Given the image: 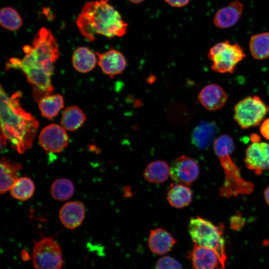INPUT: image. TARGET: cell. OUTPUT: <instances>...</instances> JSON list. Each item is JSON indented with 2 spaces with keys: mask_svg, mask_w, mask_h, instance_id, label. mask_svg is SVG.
I'll list each match as a JSON object with an SVG mask.
<instances>
[{
  "mask_svg": "<svg viewBox=\"0 0 269 269\" xmlns=\"http://www.w3.org/2000/svg\"><path fill=\"white\" fill-rule=\"evenodd\" d=\"M213 148L224 172L223 184L219 188V195L229 198L253 192L254 184L242 177L240 168L230 156L235 149L233 138L229 135H221L214 140Z\"/></svg>",
  "mask_w": 269,
  "mask_h": 269,
  "instance_id": "cell-4",
  "label": "cell"
},
{
  "mask_svg": "<svg viewBox=\"0 0 269 269\" xmlns=\"http://www.w3.org/2000/svg\"><path fill=\"white\" fill-rule=\"evenodd\" d=\"M0 24L7 30L15 31L21 27L22 19L15 9L4 7L0 10Z\"/></svg>",
  "mask_w": 269,
  "mask_h": 269,
  "instance_id": "cell-27",
  "label": "cell"
},
{
  "mask_svg": "<svg viewBox=\"0 0 269 269\" xmlns=\"http://www.w3.org/2000/svg\"><path fill=\"white\" fill-rule=\"evenodd\" d=\"M39 141L46 151L60 152L68 145L69 137L66 130L61 126L52 124L41 130Z\"/></svg>",
  "mask_w": 269,
  "mask_h": 269,
  "instance_id": "cell-10",
  "label": "cell"
},
{
  "mask_svg": "<svg viewBox=\"0 0 269 269\" xmlns=\"http://www.w3.org/2000/svg\"><path fill=\"white\" fill-rule=\"evenodd\" d=\"M21 256L22 258L24 261L27 260L28 259V253L26 252V251L24 250L22 251L21 252Z\"/></svg>",
  "mask_w": 269,
  "mask_h": 269,
  "instance_id": "cell-35",
  "label": "cell"
},
{
  "mask_svg": "<svg viewBox=\"0 0 269 269\" xmlns=\"http://www.w3.org/2000/svg\"><path fill=\"white\" fill-rule=\"evenodd\" d=\"M96 54L98 64L104 74L113 77L122 73L126 69L127 61L120 51L110 48L104 53Z\"/></svg>",
  "mask_w": 269,
  "mask_h": 269,
  "instance_id": "cell-13",
  "label": "cell"
},
{
  "mask_svg": "<svg viewBox=\"0 0 269 269\" xmlns=\"http://www.w3.org/2000/svg\"><path fill=\"white\" fill-rule=\"evenodd\" d=\"M188 229L194 243L216 251L225 268L227 256L221 228L208 220L196 217L190 219Z\"/></svg>",
  "mask_w": 269,
  "mask_h": 269,
  "instance_id": "cell-5",
  "label": "cell"
},
{
  "mask_svg": "<svg viewBox=\"0 0 269 269\" xmlns=\"http://www.w3.org/2000/svg\"><path fill=\"white\" fill-rule=\"evenodd\" d=\"M23 49L24 57L10 58L6 68L21 70L32 85L36 100H39L54 91L51 77L54 64L60 55L58 46L51 31L42 27L36 33L31 45H25Z\"/></svg>",
  "mask_w": 269,
  "mask_h": 269,
  "instance_id": "cell-1",
  "label": "cell"
},
{
  "mask_svg": "<svg viewBox=\"0 0 269 269\" xmlns=\"http://www.w3.org/2000/svg\"><path fill=\"white\" fill-rule=\"evenodd\" d=\"M228 96L225 91L219 85L210 84L203 87L199 94V100L207 110L220 109L226 104Z\"/></svg>",
  "mask_w": 269,
  "mask_h": 269,
  "instance_id": "cell-14",
  "label": "cell"
},
{
  "mask_svg": "<svg viewBox=\"0 0 269 269\" xmlns=\"http://www.w3.org/2000/svg\"><path fill=\"white\" fill-rule=\"evenodd\" d=\"M192 193L186 185L181 184H172L167 194L169 204L177 208L188 206L191 202Z\"/></svg>",
  "mask_w": 269,
  "mask_h": 269,
  "instance_id": "cell-21",
  "label": "cell"
},
{
  "mask_svg": "<svg viewBox=\"0 0 269 269\" xmlns=\"http://www.w3.org/2000/svg\"><path fill=\"white\" fill-rule=\"evenodd\" d=\"M35 186L32 180L27 177L18 178L11 188L10 194L14 198L25 201L33 194Z\"/></svg>",
  "mask_w": 269,
  "mask_h": 269,
  "instance_id": "cell-26",
  "label": "cell"
},
{
  "mask_svg": "<svg viewBox=\"0 0 269 269\" xmlns=\"http://www.w3.org/2000/svg\"><path fill=\"white\" fill-rule=\"evenodd\" d=\"M245 224L243 218L240 215H234L230 219L231 228L234 230H238L241 229Z\"/></svg>",
  "mask_w": 269,
  "mask_h": 269,
  "instance_id": "cell-30",
  "label": "cell"
},
{
  "mask_svg": "<svg viewBox=\"0 0 269 269\" xmlns=\"http://www.w3.org/2000/svg\"><path fill=\"white\" fill-rule=\"evenodd\" d=\"M244 6L238 0H234L219 9L216 13L213 22L219 28H228L235 24L243 12Z\"/></svg>",
  "mask_w": 269,
  "mask_h": 269,
  "instance_id": "cell-16",
  "label": "cell"
},
{
  "mask_svg": "<svg viewBox=\"0 0 269 269\" xmlns=\"http://www.w3.org/2000/svg\"><path fill=\"white\" fill-rule=\"evenodd\" d=\"M168 4L173 7H182L188 3L190 0H164Z\"/></svg>",
  "mask_w": 269,
  "mask_h": 269,
  "instance_id": "cell-32",
  "label": "cell"
},
{
  "mask_svg": "<svg viewBox=\"0 0 269 269\" xmlns=\"http://www.w3.org/2000/svg\"><path fill=\"white\" fill-rule=\"evenodd\" d=\"M176 244L172 235L161 228L152 230L148 239L150 251L156 255H164L170 252Z\"/></svg>",
  "mask_w": 269,
  "mask_h": 269,
  "instance_id": "cell-17",
  "label": "cell"
},
{
  "mask_svg": "<svg viewBox=\"0 0 269 269\" xmlns=\"http://www.w3.org/2000/svg\"><path fill=\"white\" fill-rule=\"evenodd\" d=\"M243 48L238 44L229 41L219 42L209 50V59L212 61L211 69L218 73H233L238 63L245 57Z\"/></svg>",
  "mask_w": 269,
  "mask_h": 269,
  "instance_id": "cell-6",
  "label": "cell"
},
{
  "mask_svg": "<svg viewBox=\"0 0 269 269\" xmlns=\"http://www.w3.org/2000/svg\"><path fill=\"white\" fill-rule=\"evenodd\" d=\"M264 197L267 203L269 206V185L265 190Z\"/></svg>",
  "mask_w": 269,
  "mask_h": 269,
  "instance_id": "cell-34",
  "label": "cell"
},
{
  "mask_svg": "<svg viewBox=\"0 0 269 269\" xmlns=\"http://www.w3.org/2000/svg\"><path fill=\"white\" fill-rule=\"evenodd\" d=\"M38 105L42 115L48 119H52L63 108L64 99L60 94H51L39 100Z\"/></svg>",
  "mask_w": 269,
  "mask_h": 269,
  "instance_id": "cell-24",
  "label": "cell"
},
{
  "mask_svg": "<svg viewBox=\"0 0 269 269\" xmlns=\"http://www.w3.org/2000/svg\"><path fill=\"white\" fill-rule=\"evenodd\" d=\"M21 96L18 91L8 96L0 88L1 141L5 144L8 140L19 153L32 146L39 126L34 117L21 106Z\"/></svg>",
  "mask_w": 269,
  "mask_h": 269,
  "instance_id": "cell-2",
  "label": "cell"
},
{
  "mask_svg": "<svg viewBox=\"0 0 269 269\" xmlns=\"http://www.w3.org/2000/svg\"><path fill=\"white\" fill-rule=\"evenodd\" d=\"M21 167V165L19 163L11 162L5 158L1 159L0 163L1 194L10 190L18 179V171Z\"/></svg>",
  "mask_w": 269,
  "mask_h": 269,
  "instance_id": "cell-18",
  "label": "cell"
},
{
  "mask_svg": "<svg viewBox=\"0 0 269 269\" xmlns=\"http://www.w3.org/2000/svg\"><path fill=\"white\" fill-rule=\"evenodd\" d=\"M85 214L84 204L80 201H71L64 204L59 211V218L67 228L74 229L83 222Z\"/></svg>",
  "mask_w": 269,
  "mask_h": 269,
  "instance_id": "cell-15",
  "label": "cell"
},
{
  "mask_svg": "<svg viewBox=\"0 0 269 269\" xmlns=\"http://www.w3.org/2000/svg\"><path fill=\"white\" fill-rule=\"evenodd\" d=\"M50 192L52 197L59 201H65L70 199L74 192V186L72 182L66 178L55 180L52 184Z\"/></svg>",
  "mask_w": 269,
  "mask_h": 269,
  "instance_id": "cell-28",
  "label": "cell"
},
{
  "mask_svg": "<svg viewBox=\"0 0 269 269\" xmlns=\"http://www.w3.org/2000/svg\"><path fill=\"white\" fill-rule=\"evenodd\" d=\"M98 59L89 48L79 47L76 49L72 55V63L75 69L81 73H87L92 70Z\"/></svg>",
  "mask_w": 269,
  "mask_h": 269,
  "instance_id": "cell-20",
  "label": "cell"
},
{
  "mask_svg": "<svg viewBox=\"0 0 269 269\" xmlns=\"http://www.w3.org/2000/svg\"><path fill=\"white\" fill-rule=\"evenodd\" d=\"M193 269H224L217 252L195 244L189 255Z\"/></svg>",
  "mask_w": 269,
  "mask_h": 269,
  "instance_id": "cell-12",
  "label": "cell"
},
{
  "mask_svg": "<svg viewBox=\"0 0 269 269\" xmlns=\"http://www.w3.org/2000/svg\"><path fill=\"white\" fill-rule=\"evenodd\" d=\"M155 269H183L181 264L169 256H163L156 262Z\"/></svg>",
  "mask_w": 269,
  "mask_h": 269,
  "instance_id": "cell-29",
  "label": "cell"
},
{
  "mask_svg": "<svg viewBox=\"0 0 269 269\" xmlns=\"http://www.w3.org/2000/svg\"><path fill=\"white\" fill-rule=\"evenodd\" d=\"M199 167L197 162L187 156L177 158L170 167V175L175 182L185 185L192 184L198 178Z\"/></svg>",
  "mask_w": 269,
  "mask_h": 269,
  "instance_id": "cell-9",
  "label": "cell"
},
{
  "mask_svg": "<svg viewBox=\"0 0 269 269\" xmlns=\"http://www.w3.org/2000/svg\"><path fill=\"white\" fill-rule=\"evenodd\" d=\"M250 139L252 143L260 142L261 137L260 135L257 134H253L250 135Z\"/></svg>",
  "mask_w": 269,
  "mask_h": 269,
  "instance_id": "cell-33",
  "label": "cell"
},
{
  "mask_svg": "<svg viewBox=\"0 0 269 269\" xmlns=\"http://www.w3.org/2000/svg\"><path fill=\"white\" fill-rule=\"evenodd\" d=\"M86 120L83 111L76 106L66 108L62 115L61 126L66 130L73 131L80 128Z\"/></svg>",
  "mask_w": 269,
  "mask_h": 269,
  "instance_id": "cell-23",
  "label": "cell"
},
{
  "mask_svg": "<svg viewBox=\"0 0 269 269\" xmlns=\"http://www.w3.org/2000/svg\"><path fill=\"white\" fill-rule=\"evenodd\" d=\"M32 261L35 269H61L63 261L59 244L52 238H42L34 244Z\"/></svg>",
  "mask_w": 269,
  "mask_h": 269,
  "instance_id": "cell-8",
  "label": "cell"
},
{
  "mask_svg": "<svg viewBox=\"0 0 269 269\" xmlns=\"http://www.w3.org/2000/svg\"><path fill=\"white\" fill-rule=\"evenodd\" d=\"M217 132V126L212 122H203L194 129L192 134V143L200 149L208 147Z\"/></svg>",
  "mask_w": 269,
  "mask_h": 269,
  "instance_id": "cell-19",
  "label": "cell"
},
{
  "mask_svg": "<svg viewBox=\"0 0 269 269\" xmlns=\"http://www.w3.org/2000/svg\"><path fill=\"white\" fill-rule=\"evenodd\" d=\"M249 47L254 58L263 60L269 57V32H262L253 35L250 40Z\"/></svg>",
  "mask_w": 269,
  "mask_h": 269,
  "instance_id": "cell-25",
  "label": "cell"
},
{
  "mask_svg": "<svg viewBox=\"0 0 269 269\" xmlns=\"http://www.w3.org/2000/svg\"><path fill=\"white\" fill-rule=\"evenodd\" d=\"M260 133L266 139L269 140V118L265 120L260 126Z\"/></svg>",
  "mask_w": 269,
  "mask_h": 269,
  "instance_id": "cell-31",
  "label": "cell"
},
{
  "mask_svg": "<svg viewBox=\"0 0 269 269\" xmlns=\"http://www.w3.org/2000/svg\"><path fill=\"white\" fill-rule=\"evenodd\" d=\"M80 33L92 41L96 35L107 38L122 37L127 30L128 24L109 0H96L86 2L76 20Z\"/></svg>",
  "mask_w": 269,
  "mask_h": 269,
  "instance_id": "cell-3",
  "label": "cell"
},
{
  "mask_svg": "<svg viewBox=\"0 0 269 269\" xmlns=\"http://www.w3.org/2000/svg\"><path fill=\"white\" fill-rule=\"evenodd\" d=\"M244 162L257 175H261L263 170H269V143L259 142L249 145L246 150Z\"/></svg>",
  "mask_w": 269,
  "mask_h": 269,
  "instance_id": "cell-11",
  "label": "cell"
},
{
  "mask_svg": "<svg viewBox=\"0 0 269 269\" xmlns=\"http://www.w3.org/2000/svg\"><path fill=\"white\" fill-rule=\"evenodd\" d=\"M170 175V168L167 163L161 160L154 161L149 163L144 171L146 180L154 183L165 182Z\"/></svg>",
  "mask_w": 269,
  "mask_h": 269,
  "instance_id": "cell-22",
  "label": "cell"
},
{
  "mask_svg": "<svg viewBox=\"0 0 269 269\" xmlns=\"http://www.w3.org/2000/svg\"><path fill=\"white\" fill-rule=\"evenodd\" d=\"M128 0L134 3H139L142 2L144 0Z\"/></svg>",
  "mask_w": 269,
  "mask_h": 269,
  "instance_id": "cell-36",
  "label": "cell"
},
{
  "mask_svg": "<svg viewBox=\"0 0 269 269\" xmlns=\"http://www.w3.org/2000/svg\"><path fill=\"white\" fill-rule=\"evenodd\" d=\"M269 110L257 96H249L235 106L234 119L242 129H246L259 125Z\"/></svg>",
  "mask_w": 269,
  "mask_h": 269,
  "instance_id": "cell-7",
  "label": "cell"
}]
</instances>
